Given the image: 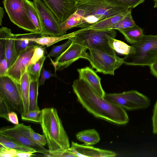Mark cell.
<instances>
[{
    "label": "cell",
    "instance_id": "cell-1",
    "mask_svg": "<svg viewBox=\"0 0 157 157\" xmlns=\"http://www.w3.org/2000/svg\"><path fill=\"white\" fill-rule=\"evenodd\" d=\"M72 86L80 103L95 117L119 125L128 122L125 109L101 97L86 81L78 78Z\"/></svg>",
    "mask_w": 157,
    "mask_h": 157
},
{
    "label": "cell",
    "instance_id": "cell-2",
    "mask_svg": "<svg viewBox=\"0 0 157 157\" xmlns=\"http://www.w3.org/2000/svg\"><path fill=\"white\" fill-rule=\"evenodd\" d=\"M40 124L47 141L48 156L63 152L70 148L68 137L56 109L44 108L42 110Z\"/></svg>",
    "mask_w": 157,
    "mask_h": 157
},
{
    "label": "cell",
    "instance_id": "cell-3",
    "mask_svg": "<svg viewBox=\"0 0 157 157\" xmlns=\"http://www.w3.org/2000/svg\"><path fill=\"white\" fill-rule=\"evenodd\" d=\"M127 5L116 0H86L77 2L76 9L84 11L79 24L75 27L86 28L97 22L128 10Z\"/></svg>",
    "mask_w": 157,
    "mask_h": 157
},
{
    "label": "cell",
    "instance_id": "cell-4",
    "mask_svg": "<svg viewBox=\"0 0 157 157\" xmlns=\"http://www.w3.org/2000/svg\"><path fill=\"white\" fill-rule=\"evenodd\" d=\"M157 59V35H144L138 43L132 44L130 53L123 58L128 65L150 66Z\"/></svg>",
    "mask_w": 157,
    "mask_h": 157
},
{
    "label": "cell",
    "instance_id": "cell-5",
    "mask_svg": "<svg viewBox=\"0 0 157 157\" xmlns=\"http://www.w3.org/2000/svg\"><path fill=\"white\" fill-rule=\"evenodd\" d=\"M117 31L114 29L96 30L92 29H81L74 37L73 41L86 47L88 49L95 48L113 56L117 55L115 51L109 46L108 38H115Z\"/></svg>",
    "mask_w": 157,
    "mask_h": 157
},
{
    "label": "cell",
    "instance_id": "cell-6",
    "mask_svg": "<svg viewBox=\"0 0 157 157\" xmlns=\"http://www.w3.org/2000/svg\"><path fill=\"white\" fill-rule=\"evenodd\" d=\"M3 3L13 24L26 31L39 33L29 16L24 0H3Z\"/></svg>",
    "mask_w": 157,
    "mask_h": 157
},
{
    "label": "cell",
    "instance_id": "cell-7",
    "mask_svg": "<svg viewBox=\"0 0 157 157\" xmlns=\"http://www.w3.org/2000/svg\"><path fill=\"white\" fill-rule=\"evenodd\" d=\"M32 129L30 125L26 126L23 123L18 124L13 126L1 128L0 135L22 145L33 148L37 152L48 156L49 154V150L44 146L37 144L31 139L30 132Z\"/></svg>",
    "mask_w": 157,
    "mask_h": 157
},
{
    "label": "cell",
    "instance_id": "cell-8",
    "mask_svg": "<svg viewBox=\"0 0 157 157\" xmlns=\"http://www.w3.org/2000/svg\"><path fill=\"white\" fill-rule=\"evenodd\" d=\"M90 62L96 71L104 74L114 75L115 71L124 63L123 58L111 55L95 48H88Z\"/></svg>",
    "mask_w": 157,
    "mask_h": 157
},
{
    "label": "cell",
    "instance_id": "cell-9",
    "mask_svg": "<svg viewBox=\"0 0 157 157\" xmlns=\"http://www.w3.org/2000/svg\"><path fill=\"white\" fill-rule=\"evenodd\" d=\"M0 94L3 96L11 111L22 114L23 105L20 83L10 76H0Z\"/></svg>",
    "mask_w": 157,
    "mask_h": 157
},
{
    "label": "cell",
    "instance_id": "cell-10",
    "mask_svg": "<svg viewBox=\"0 0 157 157\" xmlns=\"http://www.w3.org/2000/svg\"><path fill=\"white\" fill-rule=\"evenodd\" d=\"M40 17L42 35L60 36L65 35L61 30L60 24L41 0H33Z\"/></svg>",
    "mask_w": 157,
    "mask_h": 157
},
{
    "label": "cell",
    "instance_id": "cell-11",
    "mask_svg": "<svg viewBox=\"0 0 157 157\" xmlns=\"http://www.w3.org/2000/svg\"><path fill=\"white\" fill-rule=\"evenodd\" d=\"M88 48L73 41L68 48L59 56L54 60L50 59L55 73L62 70L78 59L82 58L89 60L90 55L86 52Z\"/></svg>",
    "mask_w": 157,
    "mask_h": 157
},
{
    "label": "cell",
    "instance_id": "cell-12",
    "mask_svg": "<svg viewBox=\"0 0 157 157\" xmlns=\"http://www.w3.org/2000/svg\"><path fill=\"white\" fill-rule=\"evenodd\" d=\"M61 24L76 10L75 0H41Z\"/></svg>",
    "mask_w": 157,
    "mask_h": 157
},
{
    "label": "cell",
    "instance_id": "cell-13",
    "mask_svg": "<svg viewBox=\"0 0 157 157\" xmlns=\"http://www.w3.org/2000/svg\"><path fill=\"white\" fill-rule=\"evenodd\" d=\"M37 44L29 46L21 52L14 63L8 68L6 75L20 83L21 77L29 65Z\"/></svg>",
    "mask_w": 157,
    "mask_h": 157
},
{
    "label": "cell",
    "instance_id": "cell-14",
    "mask_svg": "<svg viewBox=\"0 0 157 157\" xmlns=\"http://www.w3.org/2000/svg\"><path fill=\"white\" fill-rule=\"evenodd\" d=\"M69 150L76 156L79 157H113L117 155L116 153L111 151L80 144L73 141Z\"/></svg>",
    "mask_w": 157,
    "mask_h": 157
},
{
    "label": "cell",
    "instance_id": "cell-15",
    "mask_svg": "<svg viewBox=\"0 0 157 157\" xmlns=\"http://www.w3.org/2000/svg\"><path fill=\"white\" fill-rule=\"evenodd\" d=\"M77 71L79 78L86 81L99 95L104 98L106 93L101 86V79L96 73L88 66L78 68Z\"/></svg>",
    "mask_w": 157,
    "mask_h": 157
},
{
    "label": "cell",
    "instance_id": "cell-16",
    "mask_svg": "<svg viewBox=\"0 0 157 157\" xmlns=\"http://www.w3.org/2000/svg\"><path fill=\"white\" fill-rule=\"evenodd\" d=\"M78 31L79 30L69 34L58 36H44L37 37V35L41 34L38 33H31L29 39L30 41L34 42L39 45L49 47L63 40L68 39L74 36Z\"/></svg>",
    "mask_w": 157,
    "mask_h": 157
},
{
    "label": "cell",
    "instance_id": "cell-17",
    "mask_svg": "<svg viewBox=\"0 0 157 157\" xmlns=\"http://www.w3.org/2000/svg\"><path fill=\"white\" fill-rule=\"evenodd\" d=\"M6 55L8 68L14 63L19 55L15 47V40L17 34L12 33L11 29L6 27Z\"/></svg>",
    "mask_w": 157,
    "mask_h": 157
},
{
    "label": "cell",
    "instance_id": "cell-18",
    "mask_svg": "<svg viewBox=\"0 0 157 157\" xmlns=\"http://www.w3.org/2000/svg\"><path fill=\"white\" fill-rule=\"evenodd\" d=\"M132 9V8H130L124 12L100 20L86 29L96 30L109 29L111 26L118 22L131 11Z\"/></svg>",
    "mask_w": 157,
    "mask_h": 157
},
{
    "label": "cell",
    "instance_id": "cell-19",
    "mask_svg": "<svg viewBox=\"0 0 157 157\" xmlns=\"http://www.w3.org/2000/svg\"><path fill=\"white\" fill-rule=\"evenodd\" d=\"M30 80V78L26 69L22 75L20 80L21 92L23 105V112L21 114L26 113L29 111V93Z\"/></svg>",
    "mask_w": 157,
    "mask_h": 157
},
{
    "label": "cell",
    "instance_id": "cell-20",
    "mask_svg": "<svg viewBox=\"0 0 157 157\" xmlns=\"http://www.w3.org/2000/svg\"><path fill=\"white\" fill-rule=\"evenodd\" d=\"M118 31L124 35L127 41L132 44L140 41L144 35L143 29L136 24L131 27Z\"/></svg>",
    "mask_w": 157,
    "mask_h": 157
},
{
    "label": "cell",
    "instance_id": "cell-21",
    "mask_svg": "<svg viewBox=\"0 0 157 157\" xmlns=\"http://www.w3.org/2000/svg\"><path fill=\"white\" fill-rule=\"evenodd\" d=\"M76 138L84 143L86 146H91L98 143L100 140L99 134L94 129L84 130L77 133Z\"/></svg>",
    "mask_w": 157,
    "mask_h": 157
},
{
    "label": "cell",
    "instance_id": "cell-22",
    "mask_svg": "<svg viewBox=\"0 0 157 157\" xmlns=\"http://www.w3.org/2000/svg\"><path fill=\"white\" fill-rule=\"evenodd\" d=\"M6 27L0 29V76L6 75L8 67L6 55Z\"/></svg>",
    "mask_w": 157,
    "mask_h": 157
},
{
    "label": "cell",
    "instance_id": "cell-23",
    "mask_svg": "<svg viewBox=\"0 0 157 157\" xmlns=\"http://www.w3.org/2000/svg\"><path fill=\"white\" fill-rule=\"evenodd\" d=\"M84 15V11L81 9H77L76 11L66 20L60 24L62 31L66 34L68 30L75 27L79 24Z\"/></svg>",
    "mask_w": 157,
    "mask_h": 157
},
{
    "label": "cell",
    "instance_id": "cell-24",
    "mask_svg": "<svg viewBox=\"0 0 157 157\" xmlns=\"http://www.w3.org/2000/svg\"><path fill=\"white\" fill-rule=\"evenodd\" d=\"M24 1L29 16L36 27L38 32L42 35V27L40 15L33 2L29 0Z\"/></svg>",
    "mask_w": 157,
    "mask_h": 157
},
{
    "label": "cell",
    "instance_id": "cell-25",
    "mask_svg": "<svg viewBox=\"0 0 157 157\" xmlns=\"http://www.w3.org/2000/svg\"><path fill=\"white\" fill-rule=\"evenodd\" d=\"M39 80H30L29 93V111L40 110L37 104Z\"/></svg>",
    "mask_w": 157,
    "mask_h": 157
},
{
    "label": "cell",
    "instance_id": "cell-26",
    "mask_svg": "<svg viewBox=\"0 0 157 157\" xmlns=\"http://www.w3.org/2000/svg\"><path fill=\"white\" fill-rule=\"evenodd\" d=\"M108 42L110 47L118 53L126 55L131 52V46L113 37H109Z\"/></svg>",
    "mask_w": 157,
    "mask_h": 157
},
{
    "label": "cell",
    "instance_id": "cell-27",
    "mask_svg": "<svg viewBox=\"0 0 157 157\" xmlns=\"http://www.w3.org/2000/svg\"><path fill=\"white\" fill-rule=\"evenodd\" d=\"M46 58L44 56L35 63L28 66L27 69L31 80H39L41 70Z\"/></svg>",
    "mask_w": 157,
    "mask_h": 157
},
{
    "label": "cell",
    "instance_id": "cell-28",
    "mask_svg": "<svg viewBox=\"0 0 157 157\" xmlns=\"http://www.w3.org/2000/svg\"><path fill=\"white\" fill-rule=\"evenodd\" d=\"M31 33L28 34H17L15 40V47L19 55L28 47L37 44L29 39Z\"/></svg>",
    "mask_w": 157,
    "mask_h": 157
},
{
    "label": "cell",
    "instance_id": "cell-29",
    "mask_svg": "<svg viewBox=\"0 0 157 157\" xmlns=\"http://www.w3.org/2000/svg\"><path fill=\"white\" fill-rule=\"evenodd\" d=\"M0 144L6 147L20 151H34L37 152L34 149L26 147L0 135Z\"/></svg>",
    "mask_w": 157,
    "mask_h": 157
},
{
    "label": "cell",
    "instance_id": "cell-30",
    "mask_svg": "<svg viewBox=\"0 0 157 157\" xmlns=\"http://www.w3.org/2000/svg\"><path fill=\"white\" fill-rule=\"evenodd\" d=\"M135 24L131 11L121 20L111 26L109 29H117L118 31L131 27Z\"/></svg>",
    "mask_w": 157,
    "mask_h": 157
},
{
    "label": "cell",
    "instance_id": "cell-31",
    "mask_svg": "<svg viewBox=\"0 0 157 157\" xmlns=\"http://www.w3.org/2000/svg\"><path fill=\"white\" fill-rule=\"evenodd\" d=\"M72 37L68 39L67 41L62 44L53 46L46 57H54L57 58L71 44L73 41Z\"/></svg>",
    "mask_w": 157,
    "mask_h": 157
},
{
    "label": "cell",
    "instance_id": "cell-32",
    "mask_svg": "<svg viewBox=\"0 0 157 157\" xmlns=\"http://www.w3.org/2000/svg\"><path fill=\"white\" fill-rule=\"evenodd\" d=\"M42 110H34L21 114L22 120L33 121L40 124L42 117Z\"/></svg>",
    "mask_w": 157,
    "mask_h": 157
},
{
    "label": "cell",
    "instance_id": "cell-33",
    "mask_svg": "<svg viewBox=\"0 0 157 157\" xmlns=\"http://www.w3.org/2000/svg\"><path fill=\"white\" fill-rule=\"evenodd\" d=\"M37 44L33 52L29 65L34 64L44 56L45 53L44 46Z\"/></svg>",
    "mask_w": 157,
    "mask_h": 157
},
{
    "label": "cell",
    "instance_id": "cell-34",
    "mask_svg": "<svg viewBox=\"0 0 157 157\" xmlns=\"http://www.w3.org/2000/svg\"><path fill=\"white\" fill-rule=\"evenodd\" d=\"M11 111L10 107L4 97L0 94V117L9 121L8 114Z\"/></svg>",
    "mask_w": 157,
    "mask_h": 157
},
{
    "label": "cell",
    "instance_id": "cell-35",
    "mask_svg": "<svg viewBox=\"0 0 157 157\" xmlns=\"http://www.w3.org/2000/svg\"><path fill=\"white\" fill-rule=\"evenodd\" d=\"M30 135L32 140L39 145L44 146L47 144V141L44 135L35 132L33 129L30 131Z\"/></svg>",
    "mask_w": 157,
    "mask_h": 157
},
{
    "label": "cell",
    "instance_id": "cell-36",
    "mask_svg": "<svg viewBox=\"0 0 157 157\" xmlns=\"http://www.w3.org/2000/svg\"><path fill=\"white\" fill-rule=\"evenodd\" d=\"M52 77L58 78L56 73H53L51 70H46L44 66H43L40 72V78L39 81V86L44 85L46 80Z\"/></svg>",
    "mask_w": 157,
    "mask_h": 157
},
{
    "label": "cell",
    "instance_id": "cell-37",
    "mask_svg": "<svg viewBox=\"0 0 157 157\" xmlns=\"http://www.w3.org/2000/svg\"><path fill=\"white\" fill-rule=\"evenodd\" d=\"M18 151L0 144V157H16Z\"/></svg>",
    "mask_w": 157,
    "mask_h": 157
},
{
    "label": "cell",
    "instance_id": "cell-38",
    "mask_svg": "<svg viewBox=\"0 0 157 157\" xmlns=\"http://www.w3.org/2000/svg\"><path fill=\"white\" fill-rule=\"evenodd\" d=\"M153 132L157 134V100L154 105L152 116Z\"/></svg>",
    "mask_w": 157,
    "mask_h": 157
},
{
    "label": "cell",
    "instance_id": "cell-39",
    "mask_svg": "<svg viewBox=\"0 0 157 157\" xmlns=\"http://www.w3.org/2000/svg\"><path fill=\"white\" fill-rule=\"evenodd\" d=\"M122 3L131 8L136 7L139 4L143 3L145 0H116Z\"/></svg>",
    "mask_w": 157,
    "mask_h": 157
},
{
    "label": "cell",
    "instance_id": "cell-40",
    "mask_svg": "<svg viewBox=\"0 0 157 157\" xmlns=\"http://www.w3.org/2000/svg\"><path fill=\"white\" fill-rule=\"evenodd\" d=\"M9 121L12 123L17 124H19L18 120L16 113L14 111H11L8 115Z\"/></svg>",
    "mask_w": 157,
    "mask_h": 157
},
{
    "label": "cell",
    "instance_id": "cell-41",
    "mask_svg": "<svg viewBox=\"0 0 157 157\" xmlns=\"http://www.w3.org/2000/svg\"><path fill=\"white\" fill-rule=\"evenodd\" d=\"M34 151H18L16 157H31L35 155L34 153H36Z\"/></svg>",
    "mask_w": 157,
    "mask_h": 157
},
{
    "label": "cell",
    "instance_id": "cell-42",
    "mask_svg": "<svg viewBox=\"0 0 157 157\" xmlns=\"http://www.w3.org/2000/svg\"><path fill=\"white\" fill-rule=\"evenodd\" d=\"M149 67L151 73L157 78V59Z\"/></svg>",
    "mask_w": 157,
    "mask_h": 157
},
{
    "label": "cell",
    "instance_id": "cell-43",
    "mask_svg": "<svg viewBox=\"0 0 157 157\" xmlns=\"http://www.w3.org/2000/svg\"><path fill=\"white\" fill-rule=\"evenodd\" d=\"M4 11L2 8H0V24L1 26L2 23V19L3 17Z\"/></svg>",
    "mask_w": 157,
    "mask_h": 157
},
{
    "label": "cell",
    "instance_id": "cell-44",
    "mask_svg": "<svg viewBox=\"0 0 157 157\" xmlns=\"http://www.w3.org/2000/svg\"><path fill=\"white\" fill-rule=\"evenodd\" d=\"M155 1V5L154 6V8H157V0L154 1Z\"/></svg>",
    "mask_w": 157,
    "mask_h": 157
},
{
    "label": "cell",
    "instance_id": "cell-45",
    "mask_svg": "<svg viewBox=\"0 0 157 157\" xmlns=\"http://www.w3.org/2000/svg\"><path fill=\"white\" fill-rule=\"evenodd\" d=\"M77 2H82L86 0H75Z\"/></svg>",
    "mask_w": 157,
    "mask_h": 157
},
{
    "label": "cell",
    "instance_id": "cell-46",
    "mask_svg": "<svg viewBox=\"0 0 157 157\" xmlns=\"http://www.w3.org/2000/svg\"><path fill=\"white\" fill-rule=\"evenodd\" d=\"M154 1L156 0H154Z\"/></svg>",
    "mask_w": 157,
    "mask_h": 157
}]
</instances>
